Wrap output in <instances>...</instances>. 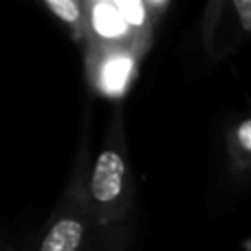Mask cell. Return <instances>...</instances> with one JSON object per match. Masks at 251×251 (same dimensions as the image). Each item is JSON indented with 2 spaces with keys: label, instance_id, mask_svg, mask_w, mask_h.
Returning <instances> with one entry per match:
<instances>
[{
  "label": "cell",
  "instance_id": "1",
  "mask_svg": "<svg viewBox=\"0 0 251 251\" xmlns=\"http://www.w3.org/2000/svg\"><path fill=\"white\" fill-rule=\"evenodd\" d=\"M88 203L91 214L100 227L119 225L126 221L132 205V174L122 132L119 113L110 126L106 146L97 154L88 178Z\"/></svg>",
  "mask_w": 251,
  "mask_h": 251
},
{
  "label": "cell",
  "instance_id": "7",
  "mask_svg": "<svg viewBox=\"0 0 251 251\" xmlns=\"http://www.w3.org/2000/svg\"><path fill=\"white\" fill-rule=\"evenodd\" d=\"M245 251H251V240H249L247 245H245Z\"/></svg>",
  "mask_w": 251,
  "mask_h": 251
},
{
  "label": "cell",
  "instance_id": "3",
  "mask_svg": "<svg viewBox=\"0 0 251 251\" xmlns=\"http://www.w3.org/2000/svg\"><path fill=\"white\" fill-rule=\"evenodd\" d=\"M93 71L101 91L110 95L124 93L134 66V53L126 49H91Z\"/></svg>",
  "mask_w": 251,
  "mask_h": 251
},
{
  "label": "cell",
  "instance_id": "5",
  "mask_svg": "<svg viewBox=\"0 0 251 251\" xmlns=\"http://www.w3.org/2000/svg\"><path fill=\"white\" fill-rule=\"evenodd\" d=\"M229 152L240 165H251V117L243 119L229 132Z\"/></svg>",
  "mask_w": 251,
  "mask_h": 251
},
{
  "label": "cell",
  "instance_id": "2",
  "mask_svg": "<svg viewBox=\"0 0 251 251\" xmlns=\"http://www.w3.org/2000/svg\"><path fill=\"white\" fill-rule=\"evenodd\" d=\"M77 194H79L77 190L71 192L64 207L51 221L47 234L40 240L38 251H79L82 249L86 227H88V216H93V214H91V203H88V194L86 199H82Z\"/></svg>",
  "mask_w": 251,
  "mask_h": 251
},
{
  "label": "cell",
  "instance_id": "4",
  "mask_svg": "<svg viewBox=\"0 0 251 251\" xmlns=\"http://www.w3.org/2000/svg\"><path fill=\"white\" fill-rule=\"evenodd\" d=\"M47 9L69 25L77 38H82L88 29V2H77V0H47Z\"/></svg>",
  "mask_w": 251,
  "mask_h": 251
},
{
  "label": "cell",
  "instance_id": "6",
  "mask_svg": "<svg viewBox=\"0 0 251 251\" xmlns=\"http://www.w3.org/2000/svg\"><path fill=\"white\" fill-rule=\"evenodd\" d=\"M231 9L236 11L238 25L245 33H251V0H234Z\"/></svg>",
  "mask_w": 251,
  "mask_h": 251
}]
</instances>
